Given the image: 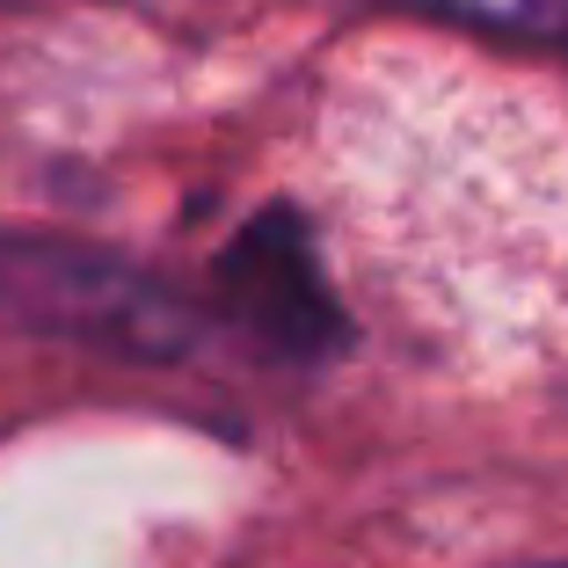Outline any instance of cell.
I'll return each instance as SVG.
<instances>
[{
	"instance_id": "7a4b0ae2",
	"label": "cell",
	"mask_w": 568,
	"mask_h": 568,
	"mask_svg": "<svg viewBox=\"0 0 568 568\" xmlns=\"http://www.w3.org/2000/svg\"><path fill=\"white\" fill-rule=\"evenodd\" d=\"M416 8H437L496 37H525V44H568V0H416Z\"/></svg>"
},
{
	"instance_id": "6da1fadb",
	"label": "cell",
	"mask_w": 568,
	"mask_h": 568,
	"mask_svg": "<svg viewBox=\"0 0 568 568\" xmlns=\"http://www.w3.org/2000/svg\"><path fill=\"white\" fill-rule=\"evenodd\" d=\"M0 321L88 351L146 357V365L190 357L204 335L183 292H168L124 255L73 248V241H0Z\"/></svg>"
}]
</instances>
